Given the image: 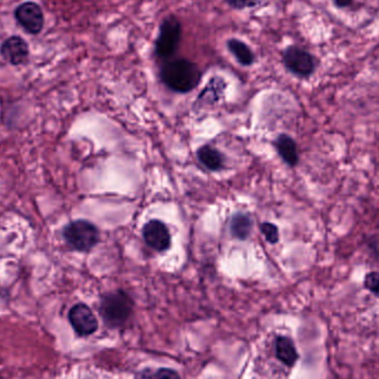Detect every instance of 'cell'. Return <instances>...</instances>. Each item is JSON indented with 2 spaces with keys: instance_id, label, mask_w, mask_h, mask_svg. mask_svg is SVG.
Instances as JSON below:
<instances>
[{
  "instance_id": "cell-6",
  "label": "cell",
  "mask_w": 379,
  "mask_h": 379,
  "mask_svg": "<svg viewBox=\"0 0 379 379\" xmlns=\"http://www.w3.org/2000/svg\"><path fill=\"white\" fill-rule=\"evenodd\" d=\"M68 318L74 330L81 337L94 335L99 328V322L96 315L94 314L91 308L84 303L74 305L70 308Z\"/></svg>"
},
{
  "instance_id": "cell-13",
  "label": "cell",
  "mask_w": 379,
  "mask_h": 379,
  "mask_svg": "<svg viewBox=\"0 0 379 379\" xmlns=\"http://www.w3.org/2000/svg\"><path fill=\"white\" fill-rule=\"evenodd\" d=\"M198 158L204 166L211 171H218L223 168V156L212 146H204L198 151Z\"/></svg>"
},
{
  "instance_id": "cell-7",
  "label": "cell",
  "mask_w": 379,
  "mask_h": 379,
  "mask_svg": "<svg viewBox=\"0 0 379 379\" xmlns=\"http://www.w3.org/2000/svg\"><path fill=\"white\" fill-rule=\"evenodd\" d=\"M15 17L18 24L31 35L39 34L45 24L41 8L34 1H27L18 6Z\"/></svg>"
},
{
  "instance_id": "cell-19",
  "label": "cell",
  "mask_w": 379,
  "mask_h": 379,
  "mask_svg": "<svg viewBox=\"0 0 379 379\" xmlns=\"http://www.w3.org/2000/svg\"><path fill=\"white\" fill-rule=\"evenodd\" d=\"M365 286H366L367 290L372 292L375 296L379 298V273H368L366 278H365Z\"/></svg>"
},
{
  "instance_id": "cell-9",
  "label": "cell",
  "mask_w": 379,
  "mask_h": 379,
  "mask_svg": "<svg viewBox=\"0 0 379 379\" xmlns=\"http://www.w3.org/2000/svg\"><path fill=\"white\" fill-rule=\"evenodd\" d=\"M0 51L6 61L14 66L23 65L29 57V47L27 42L18 36H13L5 40Z\"/></svg>"
},
{
  "instance_id": "cell-3",
  "label": "cell",
  "mask_w": 379,
  "mask_h": 379,
  "mask_svg": "<svg viewBox=\"0 0 379 379\" xmlns=\"http://www.w3.org/2000/svg\"><path fill=\"white\" fill-rule=\"evenodd\" d=\"M182 25L176 16L164 18L160 26L159 35L154 45V54L162 60L171 59L180 47Z\"/></svg>"
},
{
  "instance_id": "cell-2",
  "label": "cell",
  "mask_w": 379,
  "mask_h": 379,
  "mask_svg": "<svg viewBox=\"0 0 379 379\" xmlns=\"http://www.w3.org/2000/svg\"><path fill=\"white\" fill-rule=\"evenodd\" d=\"M133 310V302L129 294L116 290L104 295L100 304V315L109 328H120L126 325Z\"/></svg>"
},
{
  "instance_id": "cell-14",
  "label": "cell",
  "mask_w": 379,
  "mask_h": 379,
  "mask_svg": "<svg viewBox=\"0 0 379 379\" xmlns=\"http://www.w3.org/2000/svg\"><path fill=\"white\" fill-rule=\"evenodd\" d=\"M253 222L246 214H236L231 221V233L238 240H246L252 232Z\"/></svg>"
},
{
  "instance_id": "cell-17",
  "label": "cell",
  "mask_w": 379,
  "mask_h": 379,
  "mask_svg": "<svg viewBox=\"0 0 379 379\" xmlns=\"http://www.w3.org/2000/svg\"><path fill=\"white\" fill-rule=\"evenodd\" d=\"M226 1L228 6L238 10L261 7V6L266 5V0H226Z\"/></svg>"
},
{
  "instance_id": "cell-1",
  "label": "cell",
  "mask_w": 379,
  "mask_h": 379,
  "mask_svg": "<svg viewBox=\"0 0 379 379\" xmlns=\"http://www.w3.org/2000/svg\"><path fill=\"white\" fill-rule=\"evenodd\" d=\"M160 77L166 87L176 92L186 94L198 87L202 74L194 62L184 58H176L164 62L160 70Z\"/></svg>"
},
{
  "instance_id": "cell-10",
  "label": "cell",
  "mask_w": 379,
  "mask_h": 379,
  "mask_svg": "<svg viewBox=\"0 0 379 379\" xmlns=\"http://www.w3.org/2000/svg\"><path fill=\"white\" fill-rule=\"evenodd\" d=\"M276 358L288 367H293L298 360V353L294 343L288 336L276 337Z\"/></svg>"
},
{
  "instance_id": "cell-16",
  "label": "cell",
  "mask_w": 379,
  "mask_h": 379,
  "mask_svg": "<svg viewBox=\"0 0 379 379\" xmlns=\"http://www.w3.org/2000/svg\"><path fill=\"white\" fill-rule=\"evenodd\" d=\"M134 379H181L178 375L171 368H158L154 370L151 367H146L134 375Z\"/></svg>"
},
{
  "instance_id": "cell-15",
  "label": "cell",
  "mask_w": 379,
  "mask_h": 379,
  "mask_svg": "<svg viewBox=\"0 0 379 379\" xmlns=\"http://www.w3.org/2000/svg\"><path fill=\"white\" fill-rule=\"evenodd\" d=\"M226 84L221 77H214L210 80L208 86L204 88L200 97L198 98V101L204 102H216L220 99L221 96L223 94L224 89H226Z\"/></svg>"
},
{
  "instance_id": "cell-12",
  "label": "cell",
  "mask_w": 379,
  "mask_h": 379,
  "mask_svg": "<svg viewBox=\"0 0 379 379\" xmlns=\"http://www.w3.org/2000/svg\"><path fill=\"white\" fill-rule=\"evenodd\" d=\"M226 46L241 65L248 67V66L253 65L256 61V56L253 54L252 50L242 40L232 38L226 42Z\"/></svg>"
},
{
  "instance_id": "cell-5",
  "label": "cell",
  "mask_w": 379,
  "mask_h": 379,
  "mask_svg": "<svg viewBox=\"0 0 379 379\" xmlns=\"http://www.w3.org/2000/svg\"><path fill=\"white\" fill-rule=\"evenodd\" d=\"M283 62L292 74L300 78L310 77L315 70L314 57L310 52L296 46L286 48L283 54Z\"/></svg>"
},
{
  "instance_id": "cell-18",
  "label": "cell",
  "mask_w": 379,
  "mask_h": 379,
  "mask_svg": "<svg viewBox=\"0 0 379 379\" xmlns=\"http://www.w3.org/2000/svg\"><path fill=\"white\" fill-rule=\"evenodd\" d=\"M261 231H262L263 236H266V241L268 243L276 244L278 241V228L276 226L272 223H263L261 226Z\"/></svg>"
},
{
  "instance_id": "cell-8",
  "label": "cell",
  "mask_w": 379,
  "mask_h": 379,
  "mask_svg": "<svg viewBox=\"0 0 379 379\" xmlns=\"http://www.w3.org/2000/svg\"><path fill=\"white\" fill-rule=\"evenodd\" d=\"M142 234L146 243L158 252H163L171 246V236L168 228L161 221H149L143 226Z\"/></svg>"
},
{
  "instance_id": "cell-20",
  "label": "cell",
  "mask_w": 379,
  "mask_h": 379,
  "mask_svg": "<svg viewBox=\"0 0 379 379\" xmlns=\"http://www.w3.org/2000/svg\"><path fill=\"white\" fill-rule=\"evenodd\" d=\"M337 7L344 8L347 6H350L352 4L353 0H334Z\"/></svg>"
},
{
  "instance_id": "cell-11",
  "label": "cell",
  "mask_w": 379,
  "mask_h": 379,
  "mask_svg": "<svg viewBox=\"0 0 379 379\" xmlns=\"http://www.w3.org/2000/svg\"><path fill=\"white\" fill-rule=\"evenodd\" d=\"M276 149L288 166H296L298 162V146L294 140L286 134H282L276 140Z\"/></svg>"
},
{
  "instance_id": "cell-4",
  "label": "cell",
  "mask_w": 379,
  "mask_h": 379,
  "mask_svg": "<svg viewBox=\"0 0 379 379\" xmlns=\"http://www.w3.org/2000/svg\"><path fill=\"white\" fill-rule=\"evenodd\" d=\"M64 238L74 250L89 252L100 240L99 230L89 221L76 220L64 228Z\"/></svg>"
}]
</instances>
